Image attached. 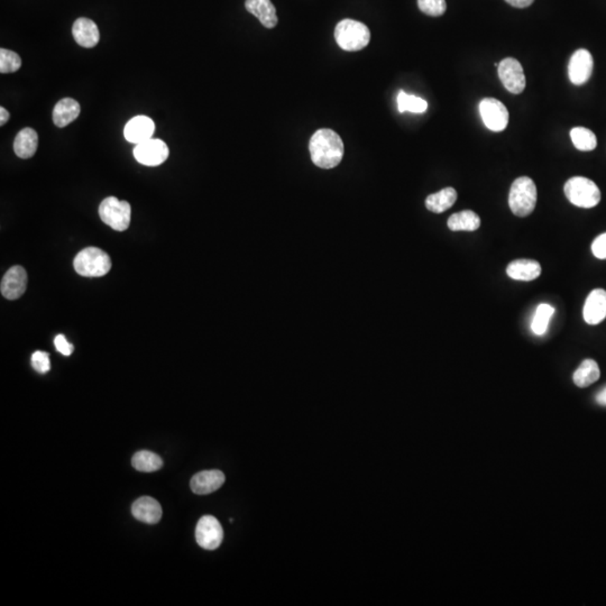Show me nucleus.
I'll list each match as a JSON object with an SVG mask.
<instances>
[{
    "instance_id": "14",
    "label": "nucleus",
    "mask_w": 606,
    "mask_h": 606,
    "mask_svg": "<svg viewBox=\"0 0 606 606\" xmlns=\"http://www.w3.org/2000/svg\"><path fill=\"white\" fill-rule=\"evenodd\" d=\"M155 132V123L147 116H136L126 123L123 136L131 143H143L150 140Z\"/></svg>"
},
{
    "instance_id": "20",
    "label": "nucleus",
    "mask_w": 606,
    "mask_h": 606,
    "mask_svg": "<svg viewBox=\"0 0 606 606\" xmlns=\"http://www.w3.org/2000/svg\"><path fill=\"white\" fill-rule=\"evenodd\" d=\"M507 274L513 280L533 281L540 277V264L533 260H516L509 264Z\"/></svg>"
},
{
    "instance_id": "23",
    "label": "nucleus",
    "mask_w": 606,
    "mask_h": 606,
    "mask_svg": "<svg viewBox=\"0 0 606 606\" xmlns=\"http://www.w3.org/2000/svg\"><path fill=\"white\" fill-rule=\"evenodd\" d=\"M448 228L453 231H475L480 226V218L472 210H463L450 216L447 222Z\"/></svg>"
},
{
    "instance_id": "9",
    "label": "nucleus",
    "mask_w": 606,
    "mask_h": 606,
    "mask_svg": "<svg viewBox=\"0 0 606 606\" xmlns=\"http://www.w3.org/2000/svg\"><path fill=\"white\" fill-rule=\"evenodd\" d=\"M480 113L485 126L493 132H502L509 123V111L497 99L485 98L480 102Z\"/></svg>"
},
{
    "instance_id": "33",
    "label": "nucleus",
    "mask_w": 606,
    "mask_h": 606,
    "mask_svg": "<svg viewBox=\"0 0 606 606\" xmlns=\"http://www.w3.org/2000/svg\"><path fill=\"white\" fill-rule=\"evenodd\" d=\"M54 345L56 351L64 356H70L73 353V345L70 344L63 335H58L55 337Z\"/></svg>"
},
{
    "instance_id": "18",
    "label": "nucleus",
    "mask_w": 606,
    "mask_h": 606,
    "mask_svg": "<svg viewBox=\"0 0 606 606\" xmlns=\"http://www.w3.org/2000/svg\"><path fill=\"white\" fill-rule=\"evenodd\" d=\"M245 8L257 17L264 28H274L277 25V9L271 0H246Z\"/></svg>"
},
{
    "instance_id": "22",
    "label": "nucleus",
    "mask_w": 606,
    "mask_h": 606,
    "mask_svg": "<svg viewBox=\"0 0 606 606\" xmlns=\"http://www.w3.org/2000/svg\"><path fill=\"white\" fill-rule=\"evenodd\" d=\"M457 200V191L454 188H444L425 199V207L434 214H442L454 206Z\"/></svg>"
},
{
    "instance_id": "27",
    "label": "nucleus",
    "mask_w": 606,
    "mask_h": 606,
    "mask_svg": "<svg viewBox=\"0 0 606 606\" xmlns=\"http://www.w3.org/2000/svg\"><path fill=\"white\" fill-rule=\"evenodd\" d=\"M398 108L400 113L410 111L413 114H423L428 109V104L425 99L412 96L401 90L398 95Z\"/></svg>"
},
{
    "instance_id": "21",
    "label": "nucleus",
    "mask_w": 606,
    "mask_h": 606,
    "mask_svg": "<svg viewBox=\"0 0 606 606\" xmlns=\"http://www.w3.org/2000/svg\"><path fill=\"white\" fill-rule=\"evenodd\" d=\"M39 135L33 128H24L16 135L14 151L20 159H30L37 151Z\"/></svg>"
},
{
    "instance_id": "17",
    "label": "nucleus",
    "mask_w": 606,
    "mask_h": 606,
    "mask_svg": "<svg viewBox=\"0 0 606 606\" xmlns=\"http://www.w3.org/2000/svg\"><path fill=\"white\" fill-rule=\"evenodd\" d=\"M72 34L78 44L85 49L96 47L100 40V33L96 23L85 17L78 18L74 22Z\"/></svg>"
},
{
    "instance_id": "3",
    "label": "nucleus",
    "mask_w": 606,
    "mask_h": 606,
    "mask_svg": "<svg viewBox=\"0 0 606 606\" xmlns=\"http://www.w3.org/2000/svg\"><path fill=\"white\" fill-rule=\"evenodd\" d=\"M537 187L533 178L521 176L513 182L509 195L511 212L518 217H527L533 214L537 205Z\"/></svg>"
},
{
    "instance_id": "15",
    "label": "nucleus",
    "mask_w": 606,
    "mask_h": 606,
    "mask_svg": "<svg viewBox=\"0 0 606 606\" xmlns=\"http://www.w3.org/2000/svg\"><path fill=\"white\" fill-rule=\"evenodd\" d=\"M585 321L588 325L601 324L606 318V291L603 289L593 290L585 302L583 310Z\"/></svg>"
},
{
    "instance_id": "2",
    "label": "nucleus",
    "mask_w": 606,
    "mask_h": 606,
    "mask_svg": "<svg viewBox=\"0 0 606 606\" xmlns=\"http://www.w3.org/2000/svg\"><path fill=\"white\" fill-rule=\"evenodd\" d=\"M335 40L338 47L344 51L357 52L368 47L370 32L364 23L347 18L336 25Z\"/></svg>"
},
{
    "instance_id": "31",
    "label": "nucleus",
    "mask_w": 606,
    "mask_h": 606,
    "mask_svg": "<svg viewBox=\"0 0 606 606\" xmlns=\"http://www.w3.org/2000/svg\"><path fill=\"white\" fill-rule=\"evenodd\" d=\"M32 365L34 370L41 374H45L51 370L49 355L45 351H37L32 355Z\"/></svg>"
},
{
    "instance_id": "26",
    "label": "nucleus",
    "mask_w": 606,
    "mask_h": 606,
    "mask_svg": "<svg viewBox=\"0 0 606 606\" xmlns=\"http://www.w3.org/2000/svg\"><path fill=\"white\" fill-rule=\"evenodd\" d=\"M571 138L574 145L579 151H593L598 145L595 134L584 127H575L571 129Z\"/></svg>"
},
{
    "instance_id": "32",
    "label": "nucleus",
    "mask_w": 606,
    "mask_h": 606,
    "mask_svg": "<svg viewBox=\"0 0 606 606\" xmlns=\"http://www.w3.org/2000/svg\"><path fill=\"white\" fill-rule=\"evenodd\" d=\"M592 252L595 257L606 260V233L602 234L592 244Z\"/></svg>"
},
{
    "instance_id": "16",
    "label": "nucleus",
    "mask_w": 606,
    "mask_h": 606,
    "mask_svg": "<svg viewBox=\"0 0 606 606\" xmlns=\"http://www.w3.org/2000/svg\"><path fill=\"white\" fill-rule=\"evenodd\" d=\"M132 514L138 521L155 524L162 518V508L153 497H140L133 503Z\"/></svg>"
},
{
    "instance_id": "13",
    "label": "nucleus",
    "mask_w": 606,
    "mask_h": 606,
    "mask_svg": "<svg viewBox=\"0 0 606 606\" xmlns=\"http://www.w3.org/2000/svg\"><path fill=\"white\" fill-rule=\"evenodd\" d=\"M225 475L222 471L212 469V471H203L198 473L191 478L190 487L193 493L198 495H207L217 491L225 483Z\"/></svg>"
},
{
    "instance_id": "4",
    "label": "nucleus",
    "mask_w": 606,
    "mask_h": 606,
    "mask_svg": "<svg viewBox=\"0 0 606 606\" xmlns=\"http://www.w3.org/2000/svg\"><path fill=\"white\" fill-rule=\"evenodd\" d=\"M73 265L81 277H100L107 274L111 269V260L107 253L100 248L88 247L75 256Z\"/></svg>"
},
{
    "instance_id": "8",
    "label": "nucleus",
    "mask_w": 606,
    "mask_h": 606,
    "mask_svg": "<svg viewBox=\"0 0 606 606\" xmlns=\"http://www.w3.org/2000/svg\"><path fill=\"white\" fill-rule=\"evenodd\" d=\"M134 157L140 164L146 166H157L164 163L169 157V147L162 140L150 138L134 148Z\"/></svg>"
},
{
    "instance_id": "1",
    "label": "nucleus",
    "mask_w": 606,
    "mask_h": 606,
    "mask_svg": "<svg viewBox=\"0 0 606 606\" xmlns=\"http://www.w3.org/2000/svg\"><path fill=\"white\" fill-rule=\"evenodd\" d=\"M309 151L315 166L329 170L341 162L345 146L337 133L332 129L322 128L311 136Z\"/></svg>"
},
{
    "instance_id": "12",
    "label": "nucleus",
    "mask_w": 606,
    "mask_h": 606,
    "mask_svg": "<svg viewBox=\"0 0 606 606\" xmlns=\"http://www.w3.org/2000/svg\"><path fill=\"white\" fill-rule=\"evenodd\" d=\"M28 288V273L24 267H13L7 271L1 280V294L6 299L16 300L26 291Z\"/></svg>"
},
{
    "instance_id": "36",
    "label": "nucleus",
    "mask_w": 606,
    "mask_h": 606,
    "mask_svg": "<svg viewBox=\"0 0 606 606\" xmlns=\"http://www.w3.org/2000/svg\"><path fill=\"white\" fill-rule=\"evenodd\" d=\"M596 401H598V404L606 406V387L596 395Z\"/></svg>"
},
{
    "instance_id": "19",
    "label": "nucleus",
    "mask_w": 606,
    "mask_h": 606,
    "mask_svg": "<svg viewBox=\"0 0 606 606\" xmlns=\"http://www.w3.org/2000/svg\"><path fill=\"white\" fill-rule=\"evenodd\" d=\"M79 115V102L72 98H64L55 104L52 115L53 123L59 128H63L72 121H75Z\"/></svg>"
},
{
    "instance_id": "24",
    "label": "nucleus",
    "mask_w": 606,
    "mask_h": 606,
    "mask_svg": "<svg viewBox=\"0 0 606 606\" xmlns=\"http://www.w3.org/2000/svg\"><path fill=\"white\" fill-rule=\"evenodd\" d=\"M600 376H601V370L598 368V363L593 360H585L574 373L573 380L577 387H587L595 383L600 379Z\"/></svg>"
},
{
    "instance_id": "28",
    "label": "nucleus",
    "mask_w": 606,
    "mask_h": 606,
    "mask_svg": "<svg viewBox=\"0 0 606 606\" xmlns=\"http://www.w3.org/2000/svg\"><path fill=\"white\" fill-rule=\"evenodd\" d=\"M554 313V308L547 305V303H543L537 308L533 324H531V328H533V332H535V335L541 336L546 332L549 320L552 318Z\"/></svg>"
},
{
    "instance_id": "30",
    "label": "nucleus",
    "mask_w": 606,
    "mask_h": 606,
    "mask_svg": "<svg viewBox=\"0 0 606 606\" xmlns=\"http://www.w3.org/2000/svg\"><path fill=\"white\" fill-rule=\"evenodd\" d=\"M418 7L423 14L438 17L444 14L447 4L446 0H418Z\"/></svg>"
},
{
    "instance_id": "11",
    "label": "nucleus",
    "mask_w": 606,
    "mask_h": 606,
    "mask_svg": "<svg viewBox=\"0 0 606 606\" xmlns=\"http://www.w3.org/2000/svg\"><path fill=\"white\" fill-rule=\"evenodd\" d=\"M592 54L587 49H579L571 55V61L568 64V77L571 83L575 85H582L590 80L593 73Z\"/></svg>"
},
{
    "instance_id": "35",
    "label": "nucleus",
    "mask_w": 606,
    "mask_h": 606,
    "mask_svg": "<svg viewBox=\"0 0 606 606\" xmlns=\"http://www.w3.org/2000/svg\"><path fill=\"white\" fill-rule=\"evenodd\" d=\"M9 115L8 110L5 109L4 107H0V125L4 126L7 121H9Z\"/></svg>"
},
{
    "instance_id": "34",
    "label": "nucleus",
    "mask_w": 606,
    "mask_h": 606,
    "mask_svg": "<svg viewBox=\"0 0 606 606\" xmlns=\"http://www.w3.org/2000/svg\"><path fill=\"white\" fill-rule=\"evenodd\" d=\"M509 5L513 6V7H516V8H526V7H529L530 5H533V1L535 0H505Z\"/></svg>"
},
{
    "instance_id": "5",
    "label": "nucleus",
    "mask_w": 606,
    "mask_h": 606,
    "mask_svg": "<svg viewBox=\"0 0 606 606\" xmlns=\"http://www.w3.org/2000/svg\"><path fill=\"white\" fill-rule=\"evenodd\" d=\"M566 197L579 208L590 209L601 201V191L592 180L584 176H574L564 187Z\"/></svg>"
},
{
    "instance_id": "29",
    "label": "nucleus",
    "mask_w": 606,
    "mask_h": 606,
    "mask_svg": "<svg viewBox=\"0 0 606 606\" xmlns=\"http://www.w3.org/2000/svg\"><path fill=\"white\" fill-rule=\"evenodd\" d=\"M22 66V59L17 53L7 49H0V72L14 73Z\"/></svg>"
},
{
    "instance_id": "6",
    "label": "nucleus",
    "mask_w": 606,
    "mask_h": 606,
    "mask_svg": "<svg viewBox=\"0 0 606 606\" xmlns=\"http://www.w3.org/2000/svg\"><path fill=\"white\" fill-rule=\"evenodd\" d=\"M99 216L102 222L117 231H125L131 225L132 208L127 201L108 197L100 203Z\"/></svg>"
},
{
    "instance_id": "10",
    "label": "nucleus",
    "mask_w": 606,
    "mask_h": 606,
    "mask_svg": "<svg viewBox=\"0 0 606 606\" xmlns=\"http://www.w3.org/2000/svg\"><path fill=\"white\" fill-rule=\"evenodd\" d=\"M499 80L511 94H521L526 88L523 68L516 59L507 58L501 61L497 68Z\"/></svg>"
},
{
    "instance_id": "25",
    "label": "nucleus",
    "mask_w": 606,
    "mask_h": 606,
    "mask_svg": "<svg viewBox=\"0 0 606 606\" xmlns=\"http://www.w3.org/2000/svg\"><path fill=\"white\" fill-rule=\"evenodd\" d=\"M132 463L136 471L143 473L157 472L163 466L162 459L148 450H140L135 454L133 456Z\"/></svg>"
},
{
    "instance_id": "7",
    "label": "nucleus",
    "mask_w": 606,
    "mask_h": 606,
    "mask_svg": "<svg viewBox=\"0 0 606 606\" xmlns=\"http://www.w3.org/2000/svg\"><path fill=\"white\" fill-rule=\"evenodd\" d=\"M224 539L222 524L212 516H205L198 522L195 528V540L201 548L216 550Z\"/></svg>"
}]
</instances>
